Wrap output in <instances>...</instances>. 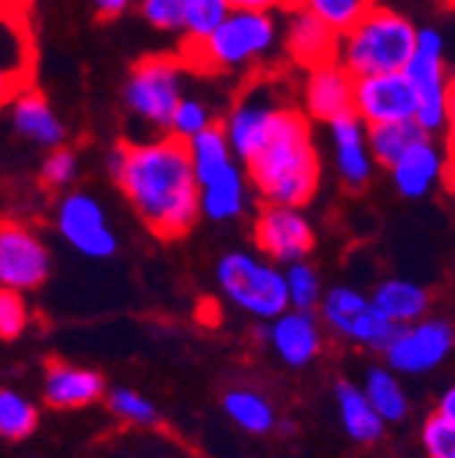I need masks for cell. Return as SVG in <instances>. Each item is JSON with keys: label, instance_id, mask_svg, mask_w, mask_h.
<instances>
[{"label": "cell", "instance_id": "1", "mask_svg": "<svg viewBox=\"0 0 455 458\" xmlns=\"http://www.w3.org/2000/svg\"><path fill=\"white\" fill-rule=\"evenodd\" d=\"M115 181L158 238H181L199 218V189L189 150L175 137L129 142L126 164Z\"/></svg>", "mask_w": 455, "mask_h": 458}, {"label": "cell", "instance_id": "2", "mask_svg": "<svg viewBox=\"0 0 455 458\" xmlns=\"http://www.w3.org/2000/svg\"><path fill=\"white\" fill-rule=\"evenodd\" d=\"M249 181L267 205L303 208L319 186V156L311 142V123L295 106H281L275 126L251 161Z\"/></svg>", "mask_w": 455, "mask_h": 458}, {"label": "cell", "instance_id": "3", "mask_svg": "<svg viewBox=\"0 0 455 458\" xmlns=\"http://www.w3.org/2000/svg\"><path fill=\"white\" fill-rule=\"evenodd\" d=\"M417 28L390 6H374L347 33L338 36L335 64L350 77L401 72L415 49Z\"/></svg>", "mask_w": 455, "mask_h": 458}, {"label": "cell", "instance_id": "4", "mask_svg": "<svg viewBox=\"0 0 455 458\" xmlns=\"http://www.w3.org/2000/svg\"><path fill=\"white\" fill-rule=\"evenodd\" d=\"M278 22L273 12H230L223 22L199 44L178 55L183 66L202 72H243L262 64L278 47Z\"/></svg>", "mask_w": 455, "mask_h": 458}, {"label": "cell", "instance_id": "5", "mask_svg": "<svg viewBox=\"0 0 455 458\" xmlns=\"http://www.w3.org/2000/svg\"><path fill=\"white\" fill-rule=\"evenodd\" d=\"M415 93V126L428 137H442L452 121V82L444 61V36L436 28H420L415 49L401 69Z\"/></svg>", "mask_w": 455, "mask_h": 458}, {"label": "cell", "instance_id": "6", "mask_svg": "<svg viewBox=\"0 0 455 458\" xmlns=\"http://www.w3.org/2000/svg\"><path fill=\"white\" fill-rule=\"evenodd\" d=\"M215 278L223 298L257 319H275L290 309L283 270L249 251H232L218 259Z\"/></svg>", "mask_w": 455, "mask_h": 458}, {"label": "cell", "instance_id": "7", "mask_svg": "<svg viewBox=\"0 0 455 458\" xmlns=\"http://www.w3.org/2000/svg\"><path fill=\"white\" fill-rule=\"evenodd\" d=\"M186 66L173 55H150L131 69L126 80V106L137 121L166 131L173 109L186 96Z\"/></svg>", "mask_w": 455, "mask_h": 458}, {"label": "cell", "instance_id": "8", "mask_svg": "<svg viewBox=\"0 0 455 458\" xmlns=\"http://www.w3.org/2000/svg\"><path fill=\"white\" fill-rule=\"evenodd\" d=\"M319 309L327 327L368 350H382L395 333V327L379 314L374 301L355 286H333L322 295Z\"/></svg>", "mask_w": 455, "mask_h": 458}, {"label": "cell", "instance_id": "9", "mask_svg": "<svg viewBox=\"0 0 455 458\" xmlns=\"http://www.w3.org/2000/svg\"><path fill=\"white\" fill-rule=\"evenodd\" d=\"M382 350H384L390 371L407 374V377L428 374L447 360L452 350V330L442 319L423 317L420 322L395 327V333L390 335V341Z\"/></svg>", "mask_w": 455, "mask_h": 458}, {"label": "cell", "instance_id": "10", "mask_svg": "<svg viewBox=\"0 0 455 458\" xmlns=\"http://www.w3.org/2000/svg\"><path fill=\"white\" fill-rule=\"evenodd\" d=\"M281 106H287V104L275 96L270 85L251 88L232 104L221 131L226 137V145H230L232 156L238 158V164H246L257 156V150L265 145V140L270 137L275 126Z\"/></svg>", "mask_w": 455, "mask_h": 458}, {"label": "cell", "instance_id": "11", "mask_svg": "<svg viewBox=\"0 0 455 458\" xmlns=\"http://www.w3.org/2000/svg\"><path fill=\"white\" fill-rule=\"evenodd\" d=\"M415 93L401 72L358 77L352 85V114L366 126L415 123Z\"/></svg>", "mask_w": 455, "mask_h": 458}, {"label": "cell", "instance_id": "12", "mask_svg": "<svg viewBox=\"0 0 455 458\" xmlns=\"http://www.w3.org/2000/svg\"><path fill=\"white\" fill-rule=\"evenodd\" d=\"M49 276V251L44 241L17 221L0 224V286L28 293Z\"/></svg>", "mask_w": 455, "mask_h": 458}, {"label": "cell", "instance_id": "13", "mask_svg": "<svg viewBox=\"0 0 455 458\" xmlns=\"http://www.w3.org/2000/svg\"><path fill=\"white\" fill-rule=\"evenodd\" d=\"M58 229L63 241L82 257L106 259L118 251V238L106 224L101 202L85 191H72L58 205Z\"/></svg>", "mask_w": 455, "mask_h": 458}, {"label": "cell", "instance_id": "14", "mask_svg": "<svg viewBox=\"0 0 455 458\" xmlns=\"http://www.w3.org/2000/svg\"><path fill=\"white\" fill-rule=\"evenodd\" d=\"M257 246L273 262H303L314 249V226L300 208L265 205L257 216Z\"/></svg>", "mask_w": 455, "mask_h": 458}, {"label": "cell", "instance_id": "15", "mask_svg": "<svg viewBox=\"0 0 455 458\" xmlns=\"http://www.w3.org/2000/svg\"><path fill=\"white\" fill-rule=\"evenodd\" d=\"M36 38L28 14L0 6V106L33 85Z\"/></svg>", "mask_w": 455, "mask_h": 458}, {"label": "cell", "instance_id": "16", "mask_svg": "<svg viewBox=\"0 0 455 458\" xmlns=\"http://www.w3.org/2000/svg\"><path fill=\"white\" fill-rule=\"evenodd\" d=\"M447 161H450V153L439 142V137L423 134L387 169H390V178L398 194L407 199H423L444 181Z\"/></svg>", "mask_w": 455, "mask_h": 458}, {"label": "cell", "instance_id": "17", "mask_svg": "<svg viewBox=\"0 0 455 458\" xmlns=\"http://www.w3.org/2000/svg\"><path fill=\"white\" fill-rule=\"evenodd\" d=\"M352 85L355 77H350L335 61L308 69L303 88H300V112L311 123H330L341 114L352 112Z\"/></svg>", "mask_w": 455, "mask_h": 458}, {"label": "cell", "instance_id": "18", "mask_svg": "<svg viewBox=\"0 0 455 458\" xmlns=\"http://www.w3.org/2000/svg\"><path fill=\"white\" fill-rule=\"evenodd\" d=\"M270 322V347L283 363L292 369H303L311 360H316V355L322 352V330L314 311L287 309Z\"/></svg>", "mask_w": 455, "mask_h": 458}, {"label": "cell", "instance_id": "19", "mask_svg": "<svg viewBox=\"0 0 455 458\" xmlns=\"http://www.w3.org/2000/svg\"><path fill=\"white\" fill-rule=\"evenodd\" d=\"M287 36H283V47H287L290 61L300 69H316L335 61L338 49V33H333L327 25H322L314 14H308L303 6L287 9Z\"/></svg>", "mask_w": 455, "mask_h": 458}, {"label": "cell", "instance_id": "20", "mask_svg": "<svg viewBox=\"0 0 455 458\" xmlns=\"http://www.w3.org/2000/svg\"><path fill=\"white\" fill-rule=\"evenodd\" d=\"M327 129H330V145L335 150V166L341 181L350 189H363L374 172V158L366 142V123L350 112L330 121Z\"/></svg>", "mask_w": 455, "mask_h": 458}, {"label": "cell", "instance_id": "21", "mask_svg": "<svg viewBox=\"0 0 455 458\" xmlns=\"http://www.w3.org/2000/svg\"><path fill=\"white\" fill-rule=\"evenodd\" d=\"M12 121H14V129L33 145L38 148H63V140H66V126L63 121L55 114V109L49 106V101L33 90V88H25L22 93H17L12 101Z\"/></svg>", "mask_w": 455, "mask_h": 458}, {"label": "cell", "instance_id": "22", "mask_svg": "<svg viewBox=\"0 0 455 458\" xmlns=\"http://www.w3.org/2000/svg\"><path fill=\"white\" fill-rule=\"evenodd\" d=\"M104 395V377L98 371L72 366V363H52L44 374V398L46 404L58 410H80Z\"/></svg>", "mask_w": 455, "mask_h": 458}, {"label": "cell", "instance_id": "23", "mask_svg": "<svg viewBox=\"0 0 455 458\" xmlns=\"http://www.w3.org/2000/svg\"><path fill=\"white\" fill-rule=\"evenodd\" d=\"M199 189V213H205L210 221H232L243 216L249 205V183L240 164H230L218 175L207 178Z\"/></svg>", "mask_w": 455, "mask_h": 458}, {"label": "cell", "instance_id": "24", "mask_svg": "<svg viewBox=\"0 0 455 458\" xmlns=\"http://www.w3.org/2000/svg\"><path fill=\"white\" fill-rule=\"evenodd\" d=\"M374 306L379 314L392 325L404 327L412 322H420L428 311V293L420 284L409 278H387L376 286V293L371 295Z\"/></svg>", "mask_w": 455, "mask_h": 458}, {"label": "cell", "instance_id": "25", "mask_svg": "<svg viewBox=\"0 0 455 458\" xmlns=\"http://www.w3.org/2000/svg\"><path fill=\"white\" fill-rule=\"evenodd\" d=\"M335 404H338V418H341V426L344 431L360 442V445H371L382 437L384 431V423L382 418L374 412V407L368 404L366 393L358 387V385H350V382H341L335 387Z\"/></svg>", "mask_w": 455, "mask_h": 458}, {"label": "cell", "instance_id": "26", "mask_svg": "<svg viewBox=\"0 0 455 458\" xmlns=\"http://www.w3.org/2000/svg\"><path fill=\"white\" fill-rule=\"evenodd\" d=\"M368 398V404L374 412L382 418V423H398L404 420L409 412V398L401 385V379L395 377L387 366H374L366 374V385L360 387Z\"/></svg>", "mask_w": 455, "mask_h": 458}, {"label": "cell", "instance_id": "27", "mask_svg": "<svg viewBox=\"0 0 455 458\" xmlns=\"http://www.w3.org/2000/svg\"><path fill=\"white\" fill-rule=\"evenodd\" d=\"M186 150H189V161H191V172H194L197 186L238 161L232 156L230 145H226V137H223L221 126H210L207 131H202L194 140H189Z\"/></svg>", "mask_w": 455, "mask_h": 458}, {"label": "cell", "instance_id": "28", "mask_svg": "<svg viewBox=\"0 0 455 458\" xmlns=\"http://www.w3.org/2000/svg\"><path fill=\"white\" fill-rule=\"evenodd\" d=\"M223 412L230 415L235 426H240L249 434H270L275 428V412L270 401L262 398L254 390H230L223 395Z\"/></svg>", "mask_w": 455, "mask_h": 458}, {"label": "cell", "instance_id": "29", "mask_svg": "<svg viewBox=\"0 0 455 458\" xmlns=\"http://www.w3.org/2000/svg\"><path fill=\"white\" fill-rule=\"evenodd\" d=\"M423 131L409 121V123H384V126H366V142L371 158H376L384 166H392L401 153L420 140Z\"/></svg>", "mask_w": 455, "mask_h": 458}, {"label": "cell", "instance_id": "30", "mask_svg": "<svg viewBox=\"0 0 455 458\" xmlns=\"http://www.w3.org/2000/svg\"><path fill=\"white\" fill-rule=\"evenodd\" d=\"M38 410L30 398L17 390L0 387V437L4 439H25L36 431Z\"/></svg>", "mask_w": 455, "mask_h": 458}, {"label": "cell", "instance_id": "31", "mask_svg": "<svg viewBox=\"0 0 455 458\" xmlns=\"http://www.w3.org/2000/svg\"><path fill=\"white\" fill-rule=\"evenodd\" d=\"M374 6H379V0H303V9L338 36L347 33Z\"/></svg>", "mask_w": 455, "mask_h": 458}, {"label": "cell", "instance_id": "32", "mask_svg": "<svg viewBox=\"0 0 455 458\" xmlns=\"http://www.w3.org/2000/svg\"><path fill=\"white\" fill-rule=\"evenodd\" d=\"M181 9H183L186 47L205 41L223 22V17L232 12L226 0H181Z\"/></svg>", "mask_w": 455, "mask_h": 458}, {"label": "cell", "instance_id": "33", "mask_svg": "<svg viewBox=\"0 0 455 458\" xmlns=\"http://www.w3.org/2000/svg\"><path fill=\"white\" fill-rule=\"evenodd\" d=\"M283 284H287V301L298 311H314L322 301V281L319 273L308 262H292L283 270Z\"/></svg>", "mask_w": 455, "mask_h": 458}, {"label": "cell", "instance_id": "34", "mask_svg": "<svg viewBox=\"0 0 455 458\" xmlns=\"http://www.w3.org/2000/svg\"><path fill=\"white\" fill-rule=\"evenodd\" d=\"M213 123V114H210V106L199 98H191V96H183L178 101V106L173 109V118L166 123V131L169 137H175L181 142H189L194 140L197 134L207 131Z\"/></svg>", "mask_w": 455, "mask_h": 458}, {"label": "cell", "instance_id": "35", "mask_svg": "<svg viewBox=\"0 0 455 458\" xmlns=\"http://www.w3.org/2000/svg\"><path fill=\"white\" fill-rule=\"evenodd\" d=\"M106 404L121 420L134 423V426H156L158 423V410L153 401H147L142 393L131 387H112L106 393Z\"/></svg>", "mask_w": 455, "mask_h": 458}, {"label": "cell", "instance_id": "36", "mask_svg": "<svg viewBox=\"0 0 455 458\" xmlns=\"http://www.w3.org/2000/svg\"><path fill=\"white\" fill-rule=\"evenodd\" d=\"M77 175H80L77 153L66 148H55L41 164V183L49 189H66L77 181Z\"/></svg>", "mask_w": 455, "mask_h": 458}, {"label": "cell", "instance_id": "37", "mask_svg": "<svg viewBox=\"0 0 455 458\" xmlns=\"http://www.w3.org/2000/svg\"><path fill=\"white\" fill-rule=\"evenodd\" d=\"M142 20L164 33H183L181 0H137Z\"/></svg>", "mask_w": 455, "mask_h": 458}, {"label": "cell", "instance_id": "38", "mask_svg": "<svg viewBox=\"0 0 455 458\" xmlns=\"http://www.w3.org/2000/svg\"><path fill=\"white\" fill-rule=\"evenodd\" d=\"M423 445L428 458H455V423L431 415L423 426Z\"/></svg>", "mask_w": 455, "mask_h": 458}, {"label": "cell", "instance_id": "39", "mask_svg": "<svg viewBox=\"0 0 455 458\" xmlns=\"http://www.w3.org/2000/svg\"><path fill=\"white\" fill-rule=\"evenodd\" d=\"M28 327V306L22 293L0 286V338H17Z\"/></svg>", "mask_w": 455, "mask_h": 458}, {"label": "cell", "instance_id": "40", "mask_svg": "<svg viewBox=\"0 0 455 458\" xmlns=\"http://www.w3.org/2000/svg\"><path fill=\"white\" fill-rule=\"evenodd\" d=\"M134 4L137 0H93V9L104 20H115V17L126 14Z\"/></svg>", "mask_w": 455, "mask_h": 458}, {"label": "cell", "instance_id": "41", "mask_svg": "<svg viewBox=\"0 0 455 458\" xmlns=\"http://www.w3.org/2000/svg\"><path fill=\"white\" fill-rule=\"evenodd\" d=\"M235 12H273L281 6V0H226Z\"/></svg>", "mask_w": 455, "mask_h": 458}, {"label": "cell", "instance_id": "42", "mask_svg": "<svg viewBox=\"0 0 455 458\" xmlns=\"http://www.w3.org/2000/svg\"><path fill=\"white\" fill-rule=\"evenodd\" d=\"M434 415H439V418L455 423V390H452V387L442 393V398H439V404H436V412H434Z\"/></svg>", "mask_w": 455, "mask_h": 458}, {"label": "cell", "instance_id": "43", "mask_svg": "<svg viewBox=\"0 0 455 458\" xmlns=\"http://www.w3.org/2000/svg\"><path fill=\"white\" fill-rule=\"evenodd\" d=\"M0 6H6V9H12V12H22V14H28V12H30V6H33V0H0Z\"/></svg>", "mask_w": 455, "mask_h": 458}, {"label": "cell", "instance_id": "44", "mask_svg": "<svg viewBox=\"0 0 455 458\" xmlns=\"http://www.w3.org/2000/svg\"><path fill=\"white\" fill-rule=\"evenodd\" d=\"M281 6H287V9H298V6H303V0H281Z\"/></svg>", "mask_w": 455, "mask_h": 458}]
</instances>
